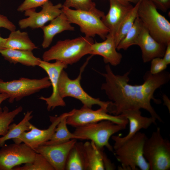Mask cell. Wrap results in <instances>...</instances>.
<instances>
[{"instance_id":"1","label":"cell","mask_w":170,"mask_h":170,"mask_svg":"<svg viewBox=\"0 0 170 170\" xmlns=\"http://www.w3.org/2000/svg\"><path fill=\"white\" fill-rule=\"evenodd\" d=\"M105 73H100L105 79L101 88L110 100L107 108L108 113L118 116L125 111L142 109L156 120L163 122L152 106L151 101L156 104L161 103L154 98V93L157 88L168 82L170 78L168 72L163 71L152 74L147 71L144 76L142 84L132 85L128 83L130 71L122 75L115 74L109 64L105 66Z\"/></svg>"},{"instance_id":"2","label":"cell","mask_w":170,"mask_h":170,"mask_svg":"<svg viewBox=\"0 0 170 170\" xmlns=\"http://www.w3.org/2000/svg\"><path fill=\"white\" fill-rule=\"evenodd\" d=\"M94 42L92 37L85 36L59 41L44 53L43 60L48 62L54 60L67 65H72L85 55L90 54Z\"/></svg>"},{"instance_id":"3","label":"cell","mask_w":170,"mask_h":170,"mask_svg":"<svg viewBox=\"0 0 170 170\" xmlns=\"http://www.w3.org/2000/svg\"><path fill=\"white\" fill-rule=\"evenodd\" d=\"M147 138L138 132L118 146L113 148L114 155L121 164L119 169L149 170V165L143 155L144 143Z\"/></svg>"},{"instance_id":"4","label":"cell","mask_w":170,"mask_h":170,"mask_svg":"<svg viewBox=\"0 0 170 170\" xmlns=\"http://www.w3.org/2000/svg\"><path fill=\"white\" fill-rule=\"evenodd\" d=\"M149 0H140L138 16L151 36L166 45L170 42V23Z\"/></svg>"},{"instance_id":"5","label":"cell","mask_w":170,"mask_h":170,"mask_svg":"<svg viewBox=\"0 0 170 170\" xmlns=\"http://www.w3.org/2000/svg\"><path fill=\"white\" fill-rule=\"evenodd\" d=\"M62 10L70 23L78 25L86 37L93 38L97 35L104 40L109 33V29L101 20L105 15L101 11L72 9L63 6Z\"/></svg>"},{"instance_id":"6","label":"cell","mask_w":170,"mask_h":170,"mask_svg":"<svg viewBox=\"0 0 170 170\" xmlns=\"http://www.w3.org/2000/svg\"><path fill=\"white\" fill-rule=\"evenodd\" d=\"M127 125L104 120L76 127L73 133L80 139L90 140L98 147L104 149L105 147L113 152L109 139L115 133L125 129Z\"/></svg>"},{"instance_id":"7","label":"cell","mask_w":170,"mask_h":170,"mask_svg":"<svg viewBox=\"0 0 170 170\" xmlns=\"http://www.w3.org/2000/svg\"><path fill=\"white\" fill-rule=\"evenodd\" d=\"M143 155L150 170H169L170 169V142L162 136L157 128L144 144Z\"/></svg>"},{"instance_id":"8","label":"cell","mask_w":170,"mask_h":170,"mask_svg":"<svg viewBox=\"0 0 170 170\" xmlns=\"http://www.w3.org/2000/svg\"><path fill=\"white\" fill-rule=\"evenodd\" d=\"M92 56L91 55L88 58L81 67L78 76L75 79H70L64 69L62 71L59 79V94L63 99L71 97L79 100L84 106L91 108L94 105H97L101 107L107 109L110 101H103L99 98L92 97L83 90L80 84L82 74Z\"/></svg>"},{"instance_id":"9","label":"cell","mask_w":170,"mask_h":170,"mask_svg":"<svg viewBox=\"0 0 170 170\" xmlns=\"http://www.w3.org/2000/svg\"><path fill=\"white\" fill-rule=\"evenodd\" d=\"M51 86L48 76L40 79L22 77L18 80L5 82L0 78V93L9 96L8 101L13 103Z\"/></svg>"},{"instance_id":"10","label":"cell","mask_w":170,"mask_h":170,"mask_svg":"<svg viewBox=\"0 0 170 170\" xmlns=\"http://www.w3.org/2000/svg\"><path fill=\"white\" fill-rule=\"evenodd\" d=\"M71 111V114L67 118V123L76 128L104 120H109L119 124H127L128 123L127 119L121 115H111L108 113L107 109L102 107L94 110L83 106L80 109H74Z\"/></svg>"},{"instance_id":"11","label":"cell","mask_w":170,"mask_h":170,"mask_svg":"<svg viewBox=\"0 0 170 170\" xmlns=\"http://www.w3.org/2000/svg\"><path fill=\"white\" fill-rule=\"evenodd\" d=\"M0 149V170H12L22 164L32 162L36 152L25 144L14 143Z\"/></svg>"},{"instance_id":"12","label":"cell","mask_w":170,"mask_h":170,"mask_svg":"<svg viewBox=\"0 0 170 170\" xmlns=\"http://www.w3.org/2000/svg\"><path fill=\"white\" fill-rule=\"evenodd\" d=\"M41 7L42 9L39 12H37L35 8L25 11V15L28 17L19 21L18 25L21 29L41 28L47 22L52 20L63 12V4L60 3L54 5L48 1Z\"/></svg>"},{"instance_id":"13","label":"cell","mask_w":170,"mask_h":170,"mask_svg":"<svg viewBox=\"0 0 170 170\" xmlns=\"http://www.w3.org/2000/svg\"><path fill=\"white\" fill-rule=\"evenodd\" d=\"M67 65L58 60L53 63L40 60L38 66L47 73L52 88L51 95L48 97L41 96L39 99L44 100L47 104L48 111L58 106L66 105L63 99L60 96L59 91V82L60 75L62 71L67 67Z\"/></svg>"},{"instance_id":"14","label":"cell","mask_w":170,"mask_h":170,"mask_svg":"<svg viewBox=\"0 0 170 170\" xmlns=\"http://www.w3.org/2000/svg\"><path fill=\"white\" fill-rule=\"evenodd\" d=\"M68 113H63L59 116H49L51 124L47 129H40L30 123L29 131L23 132L13 140L16 143H23L34 150L49 140L58 124Z\"/></svg>"},{"instance_id":"15","label":"cell","mask_w":170,"mask_h":170,"mask_svg":"<svg viewBox=\"0 0 170 170\" xmlns=\"http://www.w3.org/2000/svg\"><path fill=\"white\" fill-rule=\"evenodd\" d=\"M76 139H72L66 142L56 145H41L34 150L42 155L54 170H65L67 157L77 142Z\"/></svg>"},{"instance_id":"16","label":"cell","mask_w":170,"mask_h":170,"mask_svg":"<svg viewBox=\"0 0 170 170\" xmlns=\"http://www.w3.org/2000/svg\"><path fill=\"white\" fill-rule=\"evenodd\" d=\"M120 115L128 120L129 124V131L123 137L119 135H112L111 137L114 142L113 149L133 137L140 129H147L152 124L156 123V119L155 118L151 116L147 117L142 116L139 110L125 111Z\"/></svg>"},{"instance_id":"17","label":"cell","mask_w":170,"mask_h":170,"mask_svg":"<svg viewBox=\"0 0 170 170\" xmlns=\"http://www.w3.org/2000/svg\"><path fill=\"white\" fill-rule=\"evenodd\" d=\"M75 146L81 156L84 170H105L104 160L106 156L104 149L98 147L91 141L76 142Z\"/></svg>"},{"instance_id":"18","label":"cell","mask_w":170,"mask_h":170,"mask_svg":"<svg viewBox=\"0 0 170 170\" xmlns=\"http://www.w3.org/2000/svg\"><path fill=\"white\" fill-rule=\"evenodd\" d=\"M136 45L140 48L144 63L150 62L156 58H162L167 45L156 41L143 25Z\"/></svg>"},{"instance_id":"19","label":"cell","mask_w":170,"mask_h":170,"mask_svg":"<svg viewBox=\"0 0 170 170\" xmlns=\"http://www.w3.org/2000/svg\"><path fill=\"white\" fill-rule=\"evenodd\" d=\"M90 54L101 56L105 63L114 66L119 65L122 58V54L116 51L114 36L109 33L104 41L94 42L91 47Z\"/></svg>"},{"instance_id":"20","label":"cell","mask_w":170,"mask_h":170,"mask_svg":"<svg viewBox=\"0 0 170 170\" xmlns=\"http://www.w3.org/2000/svg\"><path fill=\"white\" fill-rule=\"evenodd\" d=\"M108 13L101 18L103 23L114 36L121 22L133 7L131 3H124L117 0H109Z\"/></svg>"},{"instance_id":"21","label":"cell","mask_w":170,"mask_h":170,"mask_svg":"<svg viewBox=\"0 0 170 170\" xmlns=\"http://www.w3.org/2000/svg\"><path fill=\"white\" fill-rule=\"evenodd\" d=\"M50 21L49 24L44 26L41 28L43 33L42 45L44 48H47L50 46L54 37L57 34L65 31L75 30V28L71 26L63 12Z\"/></svg>"},{"instance_id":"22","label":"cell","mask_w":170,"mask_h":170,"mask_svg":"<svg viewBox=\"0 0 170 170\" xmlns=\"http://www.w3.org/2000/svg\"><path fill=\"white\" fill-rule=\"evenodd\" d=\"M0 54L11 63H19L28 66H38L41 60L35 57L30 50L4 48L0 49Z\"/></svg>"},{"instance_id":"23","label":"cell","mask_w":170,"mask_h":170,"mask_svg":"<svg viewBox=\"0 0 170 170\" xmlns=\"http://www.w3.org/2000/svg\"><path fill=\"white\" fill-rule=\"evenodd\" d=\"M4 48L32 51L38 47L31 40L27 32L18 30L11 32L6 38Z\"/></svg>"},{"instance_id":"24","label":"cell","mask_w":170,"mask_h":170,"mask_svg":"<svg viewBox=\"0 0 170 170\" xmlns=\"http://www.w3.org/2000/svg\"><path fill=\"white\" fill-rule=\"evenodd\" d=\"M71 111L64 116L57 125L54 132L49 140L43 145H54L66 142L72 139H80L73 133H71L67 127L66 120Z\"/></svg>"},{"instance_id":"25","label":"cell","mask_w":170,"mask_h":170,"mask_svg":"<svg viewBox=\"0 0 170 170\" xmlns=\"http://www.w3.org/2000/svg\"><path fill=\"white\" fill-rule=\"evenodd\" d=\"M32 111H28L22 120L18 124H11L7 133L0 137V147L3 145L7 140L19 136L23 132L30 130L29 121L32 118Z\"/></svg>"},{"instance_id":"26","label":"cell","mask_w":170,"mask_h":170,"mask_svg":"<svg viewBox=\"0 0 170 170\" xmlns=\"http://www.w3.org/2000/svg\"><path fill=\"white\" fill-rule=\"evenodd\" d=\"M140 1L128 12L118 26L114 35L116 48L120 41L133 26L138 15V10Z\"/></svg>"},{"instance_id":"27","label":"cell","mask_w":170,"mask_h":170,"mask_svg":"<svg viewBox=\"0 0 170 170\" xmlns=\"http://www.w3.org/2000/svg\"><path fill=\"white\" fill-rule=\"evenodd\" d=\"M143 26L142 23L137 15L133 26L119 42L116 49L126 50L130 46L136 45Z\"/></svg>"},{"instance_id":"28","label":"cell","mask_w":170,"mask_h":170,"mask_svg":"<svg viewBox=\"0 0 170 170\" xmlns=\"http://www.w3.org/2000/svg\"><path fill=\"white\" fill-rule=\"evenodd\" d=\"M22 110L23 108L21 106L11 111H9L6 106L3 109V111L0 114V136H2L5 135L15 117Z\"/></svg>"},{"instance_id":"29","label":"cell","mask_w":170,"mask_h":170,"mask_svg":"<svg viewBox=\"0 0 170 170\" xmlns=\"http://www.w3.org/2000/svg\"><path fill=\"white\" fill-rule=\"evenodd\" d=\"M13 170H54L46 159L41 154L36 153L35 158L31 163L14 167Z\"/></svg>"},{"instance_id":"30","label":"cell","mask_w":170,"mask_h":170,"mask_svg":"<svg viewBox=\"0 0 170 170\" xmlns=\"http://www.w3.org/2000/svg\"><path fill=\"white\" fill-rule=\"evenodd\" d=\"M65 169L67 170H84L81 156L75 145L71 149L68 155Z\"/></svg>"},{"instance_id":"31","label":"cell","mask_w":170,"mask_h":170,"mask_svg":"<svg viewBox=\"0 0 170 170\" xmlns=\"http://www.w3.org/2000/svg\"><path fill=\"white\" fill-rule=\"evenodd\" d=\"M63 6L72 7L77 10L97 12L99 10L96 7L95 3L92 0H65Z\"/></svg>"},{"instance_id":"32","label":"cell","mask_w":170,"mask_h":170,"mask_svg":"<svg viewBox=\"0 0 170 170\" xmlns=\"http://www.w3.org/2000/svg\"><path fill=\"white\" fill-rule=\"evenodd\" d=\"M150 72L156 74L163 71L167 68V65L162 58H156L151 61Z\"/></svg>"},{"instance_id":"33","label":"cell","mask_w":170,"mask_h":170,"mask_svg":"<svg viewBox=\"0 0 170 170\" xmlns=\"http://www.w3.org/2000/svg\"><path fill=\"white\" fill-rule=\"evenodd\" d=\"M49 0H25L17 8V11L23 12L31 8H35L42 6L44 3Z\"/></svg>"},{"instance_id":"34","label":"cell","mask_w":170,"mask_h":170,"mask_svg":"<svg viewBox=\"0 0 170 170\" xmlns=\"http://www.w3.org/2000/svg\"><path fill=\"white\" fill-rule=\"evenodd\" d=\"M152 2L159 9L167 12L170 8V0H149Z\"/></svg>"},{"instance_id":"35","label":"cell","mask_w":170,"mask_h":170,"mask_svg":"<svg viewBox=\"0 0 170 170\" xmlns=\"http://www.w3.org/2000/svg\"><path fill=\"white\" fill-rule=\"evenodd\" d=\"M3 27L10 31L11 32L16 30L15 25L10 21L7 17L0 14V28Z\"/></svg>"},{"instance_id":"36","label":"cell","mask_w":170,"mask_h":170,"mask_svg":"<svg viewBox=\"0 0 170 170\" xmlns=\"http://www.w3.org/2000/svg\"><path fill=\"white\" fill-rule=\"evenodd\" d=\"M162 58L166 63L168 65L170 63V42L167 45Z\"/></svg>"},{"instance_id":"37","label":"cell","mask_w":170,"mask_h":170,"mask_svg":"<svg viewBox=\"0 0 170 170\" xmlns=\"http://www.w3.org/2000/svg\"><path fill=\"white\" fill-rule=\"evenodd\" d=\"M9 96L7 94L0 93V114L3 111V109L1 107V105L2 102L6 99H8Z\"/></svg>"},{"instance_id":"38","label":"cell","mask_w":170,"mask_h":170,"mask_svg":"<svg viewBox=\"0 0 170 170\" xmlns=\"http://www.w3.org/2000/svg\"><path fill=\"white\" fill-rule=\"evenodd\" d=\"M163 99L164 101V104L166 105L170 112V100L165 95L163 96Z\"/></svg>"},{"instance_id":"39","label":"cell","mask_w":170,"mask_h":170,"mask_svg":"<svg viewBox=\"0 0 170 170\" xmlns=\"http://www.w3.org/2000/svg\"><path fill=\"white\" fill-rule=\"evenodd\" d=\"M124 3H133L136 4L140 0H117Z\"/></svg>"},{"instance_id":"40","label":"cell","mask_w":170,"mask_h":170,"mask_svg":"<svg viewBox=\"0 0 170 170\" xmlns=\"http://www.w3.org/2000/svg\"><path fill=\"white\" fill-rule=\"evenodd\" d=\"M6 39V38L2 37L0 34V49L3 48V46Z\"/></svg>"},{"instance_id":"41","label":"cell","mask_w":170,"mask_h":170,"mask_svg":"<svg viewBox=\"0 0 170 170\" xmlns=\"http://www.w3.org/2000/svg\"></svg>"}]
</instances>
